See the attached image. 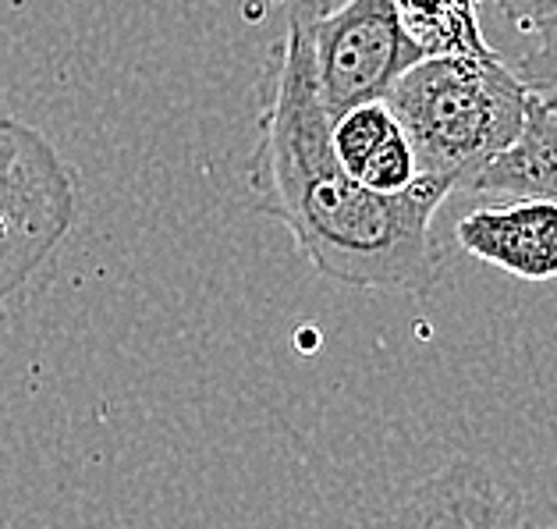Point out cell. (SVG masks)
Segmentation results:
<instances>
[{"instance_id": "cell-5", "label": "cell", "mask_w": 557, "mask_h": 529, "mask_svg": "<svg viewBox=\"0 0 557 529\" xmlns=\"http://www.w3.org/2000/svg\"><path fill=\"white\" fill-rule=\"evenodd\" d=\"M458 246L519 281L557 278V199L525 196L483 207L455 224Z\"/></svg>"}, {"instance_id": "cell-8", "label": "cell", "mask_w": 557, "mask_h": 529, "mask_svg": "<svg viewBox=\"0 0 557 529\" xmlns=\"http://www.w3.org/2000/svg\"><path fill=\"white\" fill-rule=\"evenodd\" d=\"M533 47L522 53L519 78L536 100L557 111V19H547L529 29Z\"/></svg>"}, {"instance_id": "cell-6", "label": "cell", "mask_w": 557, "mask_h": 529, "mask_svg": "<svg viewBox=\"0 0 557 529\" xmlns=\"http://www.w3.org/2000/svg\"><path fill=\"white\" fill-rule=\"evenodd\" d=\"M380 522L401 526H519L533 522L522 497L511 494L494 472L480 466H451L433 480L419 483L398 508L380 515Z\"/></svg>"}, {"instance_id": "cell-2", "label": "cell", "mask_w": 557, "mask_h": 529, "mask_svg": "<svg viewBox=\"0 0 557 529\" xmlns=\"http://www.w3.org/2000/svg\"><path fill=\"white\" fill-rule=\"evenodd\" d=\"M519 72L486 53H426L387 93L416 153L419 179L469 193L483 168L519 139L529 114Z\"/></svg>"}, {"instance_id": "cell-1", "label": "cell", "mask_w": 557, "mask_h": 529, "mask_svg": "<svg viewBox=\"0 0 557 529\" xmlns=\"http://www.w3.org/2000/svg\"><path fill=\"white\" fill-rule=\"evenodd\" d=\"M256 146L246 164V199L288 227L298 253L345 288L426 295L441 281L444 253L433 213L451 188L419 179L405 193H373L337 157L317 86L306 8L267 53Z\"/></svg>"}, {"instance_id": "cell-4", "label": "cell", "mask_w": 557, "mask_h": 529, "mask_svg": "<svg viewBox=\"0 0 557 529\" xmlns=\"http://www.w3.org/2000/svg\"><path fill=\"white\" fill-rule=\"evenodd\" d=\"M302 8L317 86L331 118L366 100H384L391 86L426 58L394 0H345L342 8L302 0Z\"/></svg>"}, {"instance_id": "cell-9", "label": "cell", "mask_w": 557, "mask_h": 529, "mask_svg": "<svg viewBox=\"0 0 557 529\" xmlns=\"http://www.w3.org/2000/svg\"><path fill=\"white\" fill-rule=\"evenodd\" d=\"M486 4L500 8L525 33L533 29V25H540V22L557 19V0H486Z\"/></svg>"}, {"instance_id": "cell-7", "label": "cell", "mask_w": 557, "mask_h": 529, "mask_svg": "<svg viewBox=\"0 0 557 529\" xmlns=\"http://www.w3.org/2000/svg\"><path fill=\"white\" fill-rule=\"evenodd\" d=\"M469 193L494 199H557V111L529 97L522 135L483 168Z\"/></svg>"}, {"instance_id": "cell-3", "label": "cell", "mask_w": 557, "mask_h": 529, "mask_svg": "<svg viewBox=\"0 0 557 529\" xmlns=\"http://www.w3.org/2000/svg\"><path fill=\"white\" fill-rule=\"evenodd\" d=\"M78 210L75 179L44 135L0 114V306L50 263Z\"/></svg>"}]
</instances>
